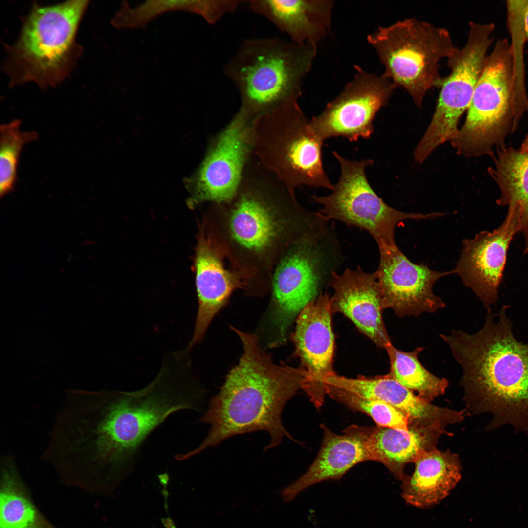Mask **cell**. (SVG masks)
I'll return each instance as SVG.
<instances>
[{
  "label": "cell",
  "instance_id": "obj_1",
  "mask_svg": "<svg viewBox=\"0 0 528 528\" xmlns=\"http://www.w3.org/2000/svg\"><path fill=\"white\" fill-rule=\"evenodd\" d=\"M190 365L166 356L155 378L126 391L67 389L44 449L64 485L112 491L135 468L150 435L173 414L199 410Z\"/></svg>",
  "mask_w": 528,
  "mask_h": 528
},
{
  "label": "cell",
  "instance_id": "obj_2",
  "mask_svg": "<svg viewBox=\"0 0 528 528\" xmlns=\"http://www.w3.org/2000/svg\"><path fill=\"white\" fill-rule=\"evenodd\" d=\"M294 193L238 190L229 202L215 204L200 226L250 294L270 289L275 267L292 244L329 225L318 212L302 207Z\"/></svg>",
  "mask_w": 528,
  "mask_h": 528
},
{
  "label": "cell",
  "instance_id": "obj_3",
  "mask_svg": "<svg viewBox=\"0 0 528 528\" xmlns=\"http://www.w3.org/2000/svg\"><path fill=\"white\" fill-rule=\"evenodd\" d=\"M231 328L242 343V354L200 419L210 426L207 436L196 448L178 454L179 461L230 437L255 431L269 434L265 451L278 446L285 437L293 440L283 424L281 415L288 400L303 389L307 373L301 367L274 363L256 335Z\"/></svg>",
  "mask_w": 528,
  "mask_h": 528
},
{
  "label": "cell",
  "instance_id": "obj_4",
  "mask_svg": "<svg viewBox=\"0 0 528 528\" xmlns=\"http://www.w3.org/2000/svg\"><path fill=\"white\" fill-rule=\"evenodd\" d=\"M487 312L474 334L452 330L440 337L461 365L463 400L473 414L487 413L489 430L504 425L528 431V345L519 341L506 313Z\"/></svg>",
  "mask_w": 528,
  "mask_h": 528
},
{
  "label": "cell",
  "instance_id": "obj_5",
  "mask_svg": "<svg viewBox=\"0 0 528 528\" xmlns=\"http://www.w3.org/2000/svg\"><path fill=\"white\" fill-rule=\"evenodd\" d=\"M317 46L278 38L243 41L224 67L240 94L241 108L256 117L283 104L298 101Z\"/></svg>",
  "mask_w": 528,
  "mask_h": 528
},
{
  "label": "cell",
  "instance_id": "obj_6",
  "mask_svg": "<svg viewBox=\"0 0 528 528\" xmlns=\"http://www.w3.org/2000/svg\"><path fill=\"white\" fill-rule=\"evenodd\" d=\"M332 229L329 226L304 237L287 249L275 267L265 329L269 347L285 343L293 322L335 271L340 251Z\"/></svg>",
  "mask_w": 528,
  "mask_h": 528
},
{
  "label": "cell",
  "instance_id": "obj_7",
  "mask_svg": "<svg viewBox=\"0 0 528 528\" xmlns=\"http://www.w3.org/2000/svg\"><path fill=\"white\" fill-rule=\"evenodd\" d=\"M367 40L384 66L383 74L418 107L430 89L440 86V62L458 48L446 28L414 18L380 26Z\"/></svg>",
  "mask_w": 528,
  "mask_h": 528
},
{
  "label": "cell",
  "instance_id": "obj_8",
  "mask_svg": "<svg viewBox=\"0 0 528 528\" xmlns=\"http://www.w3.org/2000/svg\"><path fill=\"white\" fill-rule=\"evenodd\" d=\"M524 114L514 94L513 60L506 38L498 40L476 84L465 122L451 141L457 154L475 157L504 145Z\"/></svg>",
  "mask_w": 528,
  "mask_h": 528
},
{
  "label": "cell",
  "instance_id": "obj_9",
  "mask_svg": "<svg viewBox=\"0 0 528 528\" xmlns=\"http://www.w3.org/2000/svg\"><path fill=\"white\" fill-rule=\"evenodd\" d=\"M252 139L262 161L294 192L300 185L331 191L324 169L323 141L314 132L298 101L285 103L256 119Z\"/></svg>",
  "mask_w": 528,
  "mask_h": 528
},
{
  "label": "cell",
  "instance_id": "obj_10",
  "mask_svg": "<svg viewBox=\"0 0 528 528\" xmlns=\"http://www.w3.org/2000/svg\"><path fill=\"white\" fill-rule=\"evenodd\" d=\"M88 2L72 0L33 8L11 50L15 82L45 86L66 76L74 61L75 37Z\"/></svg>",
  "mask_w": 528,
  "mask_h": 528
},
{
  "label": "cell",
  "instance_id": "obj_11",
  "mask_svg": "<svg viewBox=\"0 0 528 528\" xmlns=\"http://www.w3.org/2000/svg\"><path fill=\"white\" fill-rule=\"evenodd\" d=\"M332 154L338 161L339 178L328 195L310 196V200L321 205L318 212L329 220H339L347 226L367 231L378 247L396 245L394 240L396 227L408 219H434L443 213H407L397 210L385 203L371 186L366 169L373 160H350L337 152Z\"/></svg>",
  "mask_w": 528,
  "mask_h": 528
},
{
  "label": "cell",
  "instance_id": "obj_12",
  "mask_svg": "<svg viewBox=\"0 0 528 528\" xmlns=\"http://www.w3.org/2000/svg\"><path fill=\"white\" fill-rule=\"evenodd\" d=\"M493 23L470 22L466 42L447 60L450 74L442 78L431 122L417 146L414 155L423 162L439 146L451 141L461 116L468 110L493 41Z\"/></svg>",
  "mask_w": 528,
  "mask_h": 528
},
{
  "label": "cell",
  "instance_id": "obj_13",
  "mask_svg": "<svg viewBox=\"0 0 528 528\" xmlns=\"http://www.w3.org/2000/svg\"><path fill=\"white\" fill-rule=\"evenodd\" d=\"M354 69L352 78L340 92L309 120L313 131L323 142L337 137L351 142L369 138L376 114L396 88L383 74L373 73L357 66Z\"/></svg>",
  "mask_w": 528,
  "mask_h": 528
},
{
  "label": "cell",
  "instance_id": "obj_14",
  "mask_svg": "<svg viewBox=\"0 0 528 528\" xmlns=\"http://www.w3.org/2000/svg\"><path fill=\"white\" fill-rule=\"evenodd\" d=\"M251 117L240 108L231 122L217 138L194 180L189 203L228 202L237 194L250 144Z\"/></svg>",
  "mask_w": 528,
  "mask_h": 528
},
{
  "label": "cell",
  "instance_id": "obj_15",
  "mask_svg": "<svg viewBox=\"0 0 528 528\" xmlns=\"http://www.w3.org/2000/svg\"><path fill=\"white\" fill-rule=\"evenodd\" d=\"M379 264L375 271L385 308L399 317H418L433 313L445 304L434 294L433 287L439 279L455 273L454 269L439 272L410 261L397 245L378 247Z\"/></svg>",
  "mask_w": 528,
  "mask_h": 528
},
{
  "label": "cell",
  "instance_id": "obj_16",
  "mask_svg": "<svg viewBox=\"0 0 528 528\" xmlns=\"http://www.w3.org/2000/svg\"><path fill=\"white\" fill-rule=\"evenodd\" d=\"M508 207L502 223L492 231H483L463 241L455 273L481 301L487 312L497 301L507 252L515 235L519 233L520 212Z\"/></svg>",
  "mask_w": 528,
  "mask_h": 528
},
{
  "label": "cell",
  "instance_id": "obj_17",
  "mask_svg": "<svg viewBox=\"0 0 528 528\" xmlns=\"http://www.w3.org/2000/svg\"><path fill=\"white\" fill-rule=\"evenodd\" d=\"M332 313L330 298L320 293L299 313L291 337L295 354L307 373L303 389L317 408L321 407L327 395V379L336 374Z\"/></svg>",
  "mask_w": 528,
  "mask_h": 528
},
{
  "label": "cell",
  "instance_id": "obj_18",
  "mask_svg": "<svg viewBox=\"0 0 528 528\" xmlns=\"http://www.w3.org/2000/svg\"><path fill=\"white\" fill-rule=\"evenodd\" d=\"M328 284L334 291L330 298L332 312L344 315L378 346L385 349L391 343L383 319L385 308L375 272L368 273L360 267L347 268L340 274L334 271Z\"/></svg>",
  "mask_w": 528,
  "mask_h": 528
},
{
  "label": "cell",
  "instance_id": "obj_19",
  "mask_svg": "<svg viewBox=\"0 0 528 528\" xmlns=\"http://www.w3.org/2000/svg\"><path fill=\"white\" fill-rule=\"evenodd\" d=\"M225 261L200 227L194 262L198 306L190 349L203 339L213 319L233 292L242 288L240 279L230 267L227 268Z\"/></svg>",
  "mask_w": 528,
  "mask_h": 528
},
{
  "label": "cell",
  "instance_id": "obj_20",
  "mask_svg": "<svg viewBox=\"0 0 528 528\" xmlns=\"http://www.w3.org/2000/svg\"><path fill=\"white\" fill-rule=\"evenodd\" d=\"M323 440L315 460L298 480L282 489L284 502H289L315 484L341 478L358 463L371 461L368 439L371 427L352 425L341 434L322 425Z\"/></svg>",
  "mask_w": 528,
  "mask_h": 528
},
{
  "label": "cell",
  "instance_id": "obj_21",
  "mask_svg": "<svg viewBox=\"0 0 528 528\" xmlns=\"http://www.w3.org/2000/svg\"><path fill=\"white\" fill-rule=\"evenodd\" d=\"M246 3L299 44L317 46L331 31L332 0H249Z\"/></svg>",
  "mask_w": 528,
  "mask_h": 528
},
{
  "label": "cell",
  "instance_id": "obj_22",
  "mask_svg": "<svg viewBox=\"0 0 528 528\" xmlns=\"http://www.w3.org/2000/svg\"><path fill=\"white\" fill-rule=\"evenodd\" d=\"M414 471L402 480L406 503L419 508L430 507L446 498L461 478L458 455L437 448L422 453L414 462Z\"/></svg>",
  "mask_w": 528,
  "mask_h": 528
},
{
  "label": "cell",
  "instance_id": "obj_23",
  "mask_svg": "<svg viewBox=\"0 0 528 528\" xmlns=\"http://www.w3.org/2000/svg\"><path fill=\"white\" fill-rule=\"evenodd\" d=\"M445 427L435 425H409L407 431L387 427H371L368 439L371 461L382 463L396 479L406 476V465L414 462L425 451L436 448L440 437L447 433Z\"/></svg>",
  "mask_w": 528,
  "mask_h": 528
},
{
  "label": "cell",
  "instance_id": "obj_24",
  "mask_svg": "<svg viewBox=\"0 0 528 528\" xmlns=\"http://www.w3.org/2000/svg\"><path fill=\"white\" fill-rule=\"evenodd\" d=\"M0 528H58L35 504L12 454L0 458Z\"/></svg>",
  "mask_w": 528,
  "mask_h": 528
},
{
  "label": "cell",
  "instance_id": "obj_25",
  "mask_svg": "<svg viewBox=\"0 0 528 528\" xmlns=\"http://www.w3.org/2000/svg\"><path fill=\"white\" fill-rule=\"evenodd\" d=\"M494 164L488 173L496 183L498 205L516 206L520 212V231L528 253V152L503 145L491 156Z\"/></svg>",
  "mask_w": 528,
  "mask_h": 528
},
{
  "label": "cell",
  "instance_id": "obj_26",
  "mask_svg": "<svg viewBox=\"0 0 528 528\" xmlns=\"http://www.w3.org/2000/svg\"><path fill=\"white\" fill-rule=\"evenodd\" d=\"M389 356L390 370L387 374L404 387L416 392L421 398L431 402L443 395L449 385L445 378L439 377L426 369L418 359L424 348L405 352L390 343L385 348Z\"/></svg>",
  "mask_w": 528,
  "mask_h": 528
},
{
  "label": "cell",
  "instance_id": "obj_27",
  "mask_svg": "<svg viewBox=\"0 0 528 528\" xmlns=\"http://www.w3.org/2000/svg\"><path fill=\"white\" fill-rule=\"evenodd\" d=\"M21 121L15 119L0 125V196L2 197L14 188L21 152L27 143L36 140L34 131H21Z\"/></svg>",
  "mask_w": 528,
  "mask_h": 528
},
{
  "label": "cell",
  "instance_id": "obj_28",
  "mask_svg": "<svg viewBox=\"0 0 528 528\" xmlns=\"http://www.w3.org/2000/svg\"><path fill=\"white\" fill-rule=\"evenodd\" d=\"M202 0H147L132 6L125 1L114 16L111 22L118 28L144 27L152 19L166 11L184 10L199 15Z\"/></svg>",
  "mask_w": 528,
  "mask_h": 528
},
{
  "label": "cell",
  "instance_id": "obj_29",
  "mask_svg": "<svg viewBox=\"0 0 528 528\" xmlns=\"http://www.w3.org/2000/svg\"><path fill=\"white\" fill-rule=\"evenodd\" d=\"M327 395L354 411L369 416L378 427L404 431L409 429V417L387 403L361 398L331 386H327Z\"/></svg>",
  "mask_w": 528,
  "mask_h": 528
},
{
  "label": "cell",
  "instance_id": "obj_30",
  "mask_svg": "<svg viewBox=\"0 0 528 528\" xmlns=\"http://www.w3.org/2000/svg\"><path fill=\"white\" fill-rule=\"evenodd\" d=\"M506 5L507 24L511 37L515 97L519 109L526 112L528 111V98L525 88L523 51L526 39L524 18L527 5L523 1H510Z\"/></svg>",
  "mask_w": 528,
  "mask_h": 528
},
{
  "label": "cell",
  "instance_id": "obj_31",
  "mask_svg": "<svg viewBox=\"0 0 528 528\" xmlns=\"http://www.w3.org/2000/svg\"><path fill=\"white\" fill-rule=\"evenodd\" d=\"M524 28H525L526 38V39H527L528 41V5L527 6V8H526V12H525V14Z\"/></svg>",
  "mask_w": 528,
  "mask_h": 528
},
{
  "label": "cell",
  "instance_id": "obj_32",
  "mask_svg": "<svg viewBox=\"0 0 528 528\" xmlns=\"http://www.w3.org/2000/svg\"><path fill=\"white\" fill-rule=\"evenodd\" d=\"M519 149L522 151L528 152V132Z\"/></svg>",
  "mask_w": 528,
  "mask_h": 528
}]
</instances>
